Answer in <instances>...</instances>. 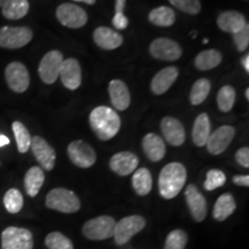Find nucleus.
<instances>
[{
	"label": "nucleus",
	"mask_w": 249,
	"mask_h": 249,
	"mask_svg": "<svg viewBox=\"0 0 249 249\" xmlns=\"http://www.w3.org/2000/svg\"><path fill=\"white\" fill-rule=\"evenodd\" d=\"M217 24L220 30L234 34L246 26V18L245 15L241 14L240 12L227 11L218 17Z\"/></svg>",
	"instance_id": "23"
},
{
	"label": "nucleus",
	"mask_w": 249,
	"mask_h": 249,
	"mask_svg": "<svg viewBox=\"0 0 249 249\" xmlns=\"http://www.w3.org/2000/svg\"><path fill=\"white\" fill-rule=\"evenodd\" d=\"M57 18L62 26L77 29L82 28L88 21V15L80 6L74 4H62L57 8Z\"/></svg>",
	"instance_id": "9"
},
{
	"label": "nucleus",
	"mask_w": 249,
	"mask_h": 249,
	"mask_svg": "<svg viewBox=\"0 0 249 249\" xmlns=\"http://www.w3.org/2000/svg\"><path fill=\"white\" fill-rule=\"evenodd\" d=\"M160 129L165 140L173 147L183 144L186 140V130L182 124L173 117H165L160 121Z\"/></svg>",
	"instance_id": "16"
},
{
	"label": "nucleus",
	"mask_w": 249,
	"mask_h": 249,
	"mask_svg": "<svg viewBox=\"0 0 249 249\" xmlns=\"http://www.w3.org/2000/svg\"><path fill=\"white\" fill-rule=\"evenodd\" d=\"M236 209V203L234 197L229 193L220 195L218 197L213 207V218L218 222H223L234 213Z\"/></svg>",
	"instance_id": "26"
},
{
	"label": "nucleus",
	"mask_w": 249,
	"mask_h": 249,
	"mask_svg": "<svg viewBox=\"0 0 249 249\" xmlns=\"http://www.w3.org/2000/svg\"><path fill=\"white\" fill-rule=\"evenodd\" d=\"M5 77L9 88L15 92H24L29 87V73L27 67L21 62H11L5 70Z\"/></svg>",
	"instance_id": "11"
},
{
	"label": "nucleus",
	"mask_w": 249,
	"mask_h": 249,
	"mask_svg": "<svg viewBox=\"0 0 249 249\" xmlns=\"http://www.w3.org/2000/svg\"><path fill=\"white\" fill-rule=\"evenodd\" d=\"M235 160L241 166L248 169L249 167V149L247 147L240 148L235 154Z\"/></svg>",
	"instance_id": "40"
},
{
	"label": "nucleus",
	"mask_w": 249,
	"mask_h": 249,
	"mask_svg": "<svg viewBox=\"0 0 249 249\" xmlns=\"http://www.w3.org/2000/svg\"><path fill=\"white\" fill-rule=\"evenodd\" d=\"M33 233L22 227L9 226L1 233V249H33Z\"/></svg>",
	"instance_id": "6"
},
{
	"label": "nucleus",
	"mask_w": 249,
	"mask_h": 249,
	"mask_svg": "<svg viewBox=\"0 0 249 249\" xmlns=\"http://www.w3.org/2000/svg\"><path fill=\"white\" fill-rule=\"evenodd\" d=\"M233 40H234L236 49L239 51H245L247 50L249 45V26L246 23V26L242 28L241 30H239L238 33L232 34Z\"/></svg>",
	"instance_id": "39"
},
{
	"label": "nucleus",
	"mask_w": 249,
	"mask_h": 249,
	"mask_svg": "<svg viewBox=\"0 0 249 249\" xmlns=\"http://www.w3.org/2000/svg\"><path fill=\"white\" fill-rule=\"evenodd\" d=\"M187 180L186 167L180 163H170L161 170L158 178L160 194L166 200L176 197Z\"/></svg>",
	"instance_id": "2"
},
{
	"label": "nucleus",
	"mask_w": 249,
	"mask_h": 249,
	"mask_svg": "<svg viewBox=\"0 0 249 249\" xmlns=\"http://www.w3.org/2000/svg\"><path fill=\"white\" fill-rule=\"evenodd\" d=\"M60 75L62 85L70 90H75L81 86V67L79 61L74 58H68L62 61L60 68Z\"/></svg>",
	"instance_id": "18"
},
{
	"label": "nucleus",
	"mask_w": 249,
	"mask_h": 249,
	"mask_svg": "<svg viewBox=\"0 0 249 249\" xmlns=\"http://www.w3.org/2000/svg\"><path fill=\"white\" fill-rule=\"evenodd\" d=\"M30 148L42 169L45 171L53 170L55 164V151L44 139L40 136L31 138Z\"/></svg>",
	"instance_id": "13"
},
{
	"label": "nucleus",
	"mask_w": 249,
	"mask_h": 249,
	"mask_svg": "<svg viewBox=\"0 0 249 249\" xmlns=\"http://www.w3.org/2000/svg\"><path fill=\"white\" fill-rule=\"evenodd\" d=\"M149 21L158 27H171L176 22V13L172 8L160 6L152 9L149 14Z\"/></svg>",
	"instance_id": "30"
},
{
	"label": "nucleus",
	"mask_w": 249,
	"mask_h": 249,
	"mask_svg": "<svg viewBox=\"0 0 249 249\" xmlns=\"http://www.w3.org/2000/svg\"><path fill=\"white\" fill-rule=\"evenodd\" d=\"M142 147L147 157L151 161L161 160L164 158L165 152H166L164 141L161 140L160 136L154 133H149L144 136L142 141Z\"/></svg>",
	"instance_id": "22"
},
{
	"label": "nucleus",
	"mask_w": 249,
	"mask_h": 249,
	"mask_svg": "<svg viewBox=\"0 0 249 249\" xmlns=\"http://www.w3.org/2000/svg\"><path fill=\"white\" fill-rule=\"evenodd\" d=\"M188 235L182 230H174L167 235L164 249H185Z\"/></svg>",
	"instance_id": "36"
},
{
	"label": "nucleus",
	"mask_w": 249,
	"mask_h": 249,
	"mask_svg": "<svg viewBox=\"0 0 249 249\" xmlns=\"http://www.w3.org/2000/svg\"><path fill=\"white\" fill-rule=\"evenodd\" d=\"M93 40L103 50H116L124 42L120 34L107 27H98L93 31Z\"/></svg>",
	"instance_id": "20"
},
{
	"label": "nucleus",
	"mask_w": 249,
	"mask_h": 249,
	"mask_svg": "<svg viewBox=\"0 0 249 249\" xmlns=\"http://www.w3.org/2000/svg\"><path fill=\"white\" fill-rule=\"evenodd\" d=\"M111 103L117 110L124 111L130 104V93L127 86L121 80H112L108 85Z\"/></svg>",
	"instance_id": "21"
},
{
	"label": "nucleus",
	"mask_w": 249,
	"mask_h": 249,
	"mask_svg": "<svg viewBox=\"0 0 249 249\" xmlns=\"http://www.w3.org/2000/svg\"><path fill=\"white\" fill-rule=\"evenodd\" d=\"M34 34L28 27L0 28V46L5 49H20L33 39Z\"/></svg>",
	"instance_id": "7"
},
{
	"label": "nucleus",
	"mask_w": 249,
	"mask_h": 249,
	"mask_svg": "<svg viewBox=\"0 0 249 249\" xmlns=\"http://www.w3.org/2000/svg\"><path fill=\"white\" fill-rule=\"evenodd\" d=\"M45 176L42 167H30L26 173V177H24V188H26L27 194L29 195L30 197H35V196L39 193V189L42 188Z\"/></svg>",
	"instance_id": "25"
},
{
	"label": "nucleus",
	"mask_w": 249,
	"mask_h": 249,
	"mask_svg": "<svg viewBox=\"0 0 249 249\" xmlns=\"http://www.w3.org/2000/svg\"><path fill=\"white\" fill-rule=\"evenodd\" d=\"M7 1L8 0H0V7H2V6H4Z\"/></svg>",
	"instance_id": "47"
},
{
	"label": "nucleus",
	"mask_w": 249,
	"mask_h": 249,
	"mask_svg": "<svg viewBox=\"0 0 249 249\" xmlns=\"http://www.w3.org/2000/svg\"><path fill=\"white\" fill-rule=\"evenodd\" d=\"M116 220L110 216H99L92 218L82 227L86 238L90 240H107L113 236Z\"/></svg>",
	"instance_id": "4"
},
{
	"label": "nucleus",
	"mask_w": 249,
	"mask_h": 249,
	"mask_svg": "<svg viewBox=\"0 0 249 249\" xmlns=\"http://www.w3.org/2000/svg\"><path fill=\"white\" fill-rule=\"evenodd\" d=\"M223 60V55L217 50H205L195 58V66L200 71H209L216 68Z\"/></svg>",
	"instance_id": "28"
},
{
	"label": "nucleus",
	"mask_w": 249,
	"mask_h": 249,
	"mask_svg": "<svg viewBox=\"0 0 249 249\" xmlns=\"http://www.w3.org/2000/svg\"><path fill=\"white\" fill-rule=\"evenodd\" d=\"M241 64H242V66H244V68L246 70V71H249V55L248 54H246L244 58H242V60H241Z\"/></svg>",
	"instance_id": "44"
},
{
	"label": "nucleus",
	"mask_w": 249,
	"mask_h": 249,
	"mask_svg": "<svg viewBox=\"0 0 249 249\" xmlns=\"http://www.w3.org/2000/svg\"><path fill=\"white\" fill-rule=\"evenodd\" d=\"M4 205L9 213H18L23 207V196L17 188L7 191L4 196Z\"/></svg>",
	"instance_id": "34"
},
{
	"label": "nucleus",
	"mask_w": 249,
	"mask_h": 249,
	"mask_svg": "<svg viewBox=\"0 0 249 249\" xmlns=\"http://www.w3.org/2000/svg\"><path fill=\"white\" fill-rule=\"evenodd\" d=\"M124 5H126V0H116V6H114L116 13H124Z\"/></svg>",
	"instance_id": "43"
},
{
	"label": "nucleus",
	"mask_w": 249,
	"mask_h": 249,
	"mask_svg": "<svg viewBox=\"0 0 249 249\" xmlns=\"http://www.w3.org/2000/svg\"><path fill=\"white\" fill-rule=\"evenodd\" d=\"M90 126L93 133L102 141L113 139L120 130L121 120L117 112L107 107L93 108L89 117Z\"/></svg>",
	"instance_id": "1"
},
{
	"label": "nucleus",
	"mask_w": 249,
	"mask_h": 249,
	"mask_svg": "<svg viewBox=\"0 0 249 249\" xmlns=\"http://www.w3.org/2000/svg\"><path fill=\"white\" fill-rule=\"evenodd\" d=\"M211 85L209 80L207 79H200L197 80L193 86L191 90V95H189V99L193 105H200L205 101L210 92Z\"/></svg>",
	"instance_id": "32"
},
{
	"label": "nucleus",
	"mask_w": 249,
	"mask_h": 249,
	"mask_svg": "<svg viewBox=\"0 0 249 249\" xmlns=\"http://www.w3.org/2000/svg\"><path fill=\"white\" fill-rule=\"evenodd\" d=\"M132 185L134 191L140 196L148 195L152 188V177L150 171L144 167L135 170L132 178Z\"/></svg>",
	"instance_id": "27"
},
{
	"label": "nucleus",
	"mask_w": 249,
	"mask_h": 249,
	"mask_svg": "<svg viewBox=\"0 0 249 249\" xmlns=\"http://www.w3.org/2000/svg\"><path fill=\"white\" fill-rule=\"evenodd\" d=\"M179 71L174 66L165 67L158 71L151 81V91L155 95H163L169 90L178 79Z\"/></svg>",
	"instance_id": "19"
},
{
	"label": "nucleus",
	"mask_w": 249,
	"mask_h": 249,
	"mask_svg": "<svg viewBox=\"0 0 249 249\" xmlns=\"http://www.w3.org/2000/svg\"><path fill=\"white\" fill-rule=\"evenodd\" d=\"M138 156L129 151L118 152V154L112 156L110 160L111 170L121 177L129 176V174L135 172V170L138 169Z\"/></svg>",
	"instance_id": "17"
},
{
	"label": "nucleus",
	"mask_w": 249,
	"mask_h": 249,
	"mask_svg": "<svg viewBox=\"0 0 249 249\" xmlns=\"http://www.w3.org/2000/svg\"><path fill=\"white\" fill-rule=\"evenodd\" d=\"M150 53L154 58L165 61H174L182 55L180 45L170 38H157L150 44Z\"/></svg>",
	"instance_id": "12"
},
{
	"label": "nucleus",
	"mask_w": 249,
	"mask_h": 249,
	"mask_svg": "<svg viewBox=\"0 0 249 249\" xmlns=\"http://www.w3.org/2000/svg\"><path fill=\"white\" fill-rule=\"evenodd\" d=\"M246 98L249 99V89L246 90Z\"/></svg>",
	"instance_id": "48"
},
{
	"label": "nucleus",
	"mask_w": 249,
	"mask_h": 249,
	"mask_svg": "<svg viewBox=\"0 0 249 249\" xmlns=\"http://www.w3.org/2000/svg\"><path fill=\"white\" fill-rule=\"evenodd\" d=\"M233 182L238 186L248 187L249 186V177L248 176H235L233 177Z\"/></svg>",
	"instance_id": "42"
},
{
	"label": "nucleus",
	"mask_w": 249,
	"mask_h": 249,
	"mask_svg": "<svg viewBox=\"0 0 249 249\" xmlns=\"http://www.w3.org/2000/svg\"><path fill=\"white\" fill-rule=\"evenodd\" d=\"M226 182V176L220 170H210L207 173V179L204 181L205 191H214L222 187Z\"/></svg>",
	"instance_id": "37"
},
{
	"label": "nucleus",
	"mask_w": 249,
	"mask_h": 249,
	"mask_svg": "<svg viewBox=\"0 0 249 249\" xmlns=\"http://www.w3.org/2000/svg\"><path fill=\"white\" fill-rule=\"evenodd\" d=\"M112 24H113L116 29L124 30L128 26V20H127V18L124 17V13H116L113 18H112Z\"/></svg>",
	"instance_id": "41"
},
{
	"label": "nucleus",
	"mask_w": 249,
	"mask_h": 249,
	"mask_svg": "<svg viewBox=\"0 0 249 249\" xmlns=\"http://www.w3.org/2000/svg\"><path fill=\"white\" fill-rule=\"evenodd\" d=\"M235 102V89L232 86H224L217 95V104L222 112H230Z\"/></svg>",
	"instance_id": "33"
},
{
	"label": "nucleus",
	"mask_w": 249,
	"mask_h": 249,
	"mask_svg": "<svg viewBox=\"0 0 249 249\" xmlns=\"http://www.w3.org/2000/svg\"><path fill=\"white\" fill-rule=\"evenodd\" d=\"M210 119L207 113H201L195 119L194 126H193V141L197 147H203L207 144L208 139L210 136Z\"/></svg>",
	"instance_id": "24"
},
{
	"label": "nucleus",
	"mask_w": 249,
	"mask_h": 249,
	"mask_svg": "<svg viewBox=\"0 0 249 249\" xmlns=\"http://www.w3.org/2000/svg\"><path fill=\"white\" fill-rule=\"evenodd\" d=\"M46 207L64 213H74L80 210L79 197L66 188H54L46 195Z\"/></svg>",
	"instance_id": "3"
},
{
	"label": "nucleus",
	"mask_w": 249,
	"mask_h": 249,
	"mask_svg": "<svg viewBox=\"0 0 249 249\" xmlns=\"http://www.w3.org/2000/svg\"><path fill=\"white\" fill-rule=\"evenodd\" d=\"M2 15L8 20H20L29 12L28 0H8L1 7Z\"/></svg>",
	"instance_id": "29"
},
{
	"label": "nucleus",
	"mask_w": 249,
	"mask_h": 249,
	"mask_svg": "<svg viewBox=\"0 0 249 249\" xmlns=\"http://www.w3.org/2000/svg\"><path fill=\"white\" fill-rule=\"evenodd\" d=\"M9 144V139L6 135H1L0 134V148L5 147V145Z\"/></svg>",
	"instance_id": "45"
},
{
	"label": "nucleus",
	"mask_w": 249,
	"mask_h": 249,
	"mask_svg": "<svg viewBox=\"0 0 249 249\" xmlns=\"http://www.w3.org/2000/svg\"><path fill=\"white\" fill-rule=\"evenodd\" d=\"M68 157L71 163L81 169H88L96 163V152L88 143L80 141H73L67 148Z\"/></svg>",
	"instance_id": "10"
},
{
	"label": "nucleus",
	"mask_w": 249,
	"mask_h": 249,
	"mask_svg": "<svg viewBox=\"0 0 249 249\" xmlns=\"http://www.w3.org/2000/svg\"><path fill=\"white\" fill-rule=\"evenodd\" d=\"M235 136V129L232 126H222L210 134L207 141L208 151L211 155H220L226 150Z\"/></svg>",
	"instance_id": "14"
},
{
	"label": "nucleus",
	"mask_w": 249,
	"mask_h": 249,
	"mask_svg": "<svg viewBox=\"0 0 249 249\" xmlns=\"http://www.w3.org/2000/svg\"><path fill=\"white\" fill-rule=\"evenodd\" d=\"M145 226V219L139 214L124 217L116 223L113 232V238L116 244L123 246L127 244L134 235L141 232Z\"/></svg>",
	"instance_id": "5"
},
{
	"label": "nucleus",
	"mask_w": 249,
	"mask_h": 249,
	"mask_svg": "<svg viewBox=\"0 0 249 249\" xmlns=\"http://www.w3.org/2000/svg\"><path fill=\"white\" fill-rule=\"evenodd\" d=\"M12 128H13V133L17 140V145L18 150L21 154H26V152L30 149V143H31V136L30 133L28 132L26 126L20 121H14L12 124Z\"/></svg>",
	"instance_id": "31"
},
{
	"label": "nucleus",
	"mask_w": 249,
	"mask_h": 249,
	"mask_svg": "<svg viewBox=\"0 0 249 249\" xmlns=\"http://www.w3.org/2000/svg\"><path fill=\"white\" fill-rule=\"evenodd\" d=\"M186 202L195 222H203L207 217V201L195 185H188L186 188Z\"/></svg>",
	"instance_id": "15"
},
{
	"label": "nucleus",
	"mask_w": 249,
	"mask_h": 249,
	"mask_svg": "<svg viewBox=\"0 0 249 249\" xmlns=\"http://www.w3.org/2000/svg\"><path fill=\"white\" fill-rule=\"evenodd\" d=\"M74 1H80V2H86L88 5H93L96 2V0H74Z\"/></svg>",
	"instance_id": "46"
},
{
	"label": "nucleus",
	"mask_w": 249,
	"mask_h": 249,
	"mask_svg": "<svg viewBox=\"0 0 249 249\" xmlns=\"http://www.w3.org/2000/svg\"><path fill=\"white\" fill-rule=\"evenodd\" d=\"M62 61H64V55L57 50L48 52L42 58L39 62L38 74L43 82L46 85H52L58 80Z\"/></svg>",
	"instance_id": "8"
},
{
	"label": "nucleus",
	"mask_w": 249,
	"mask_h": 249,
	"mask_svg": "<svg viewBox=\"0 0 249 249\" xmlns=\"http://www.w3.org/2000/svg\"><path fill=\"white\" fill-rule=\"evenodd\" d=\"M45 245L49 249H74L71 241L60 232L50 233L45 238Z\"/></svg>",
	"instance_id": "35"
},
{
	"label": "nucleus",
	"mask_w": 249,
	"mask_h": 249,
	"mask_svg": "<svg viewBox=\"0 0 249 249\" xmlns=\"http://www.w3.org/2000/svg\"><path fill=\"white\" fill-rule=\"evenodd\" d=\"M170 4L183 13L196 15L201 12L200 0H169Z\"/></svg>",
	"instance_id": "38"
}]
</instances>
